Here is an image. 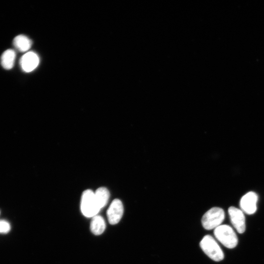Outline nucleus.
Listing matches in <instances>:
<instances>
[{
    "mask_svg": "<svg viewBox=\"0 0 264 264\" xmlns=\"http://www.w3.org/2000/svg\"><path fill=\"white\" fill-rule=\"evenodd\" d=\"M258 196L253 192H249L245 194L240 201V207L243 212L252 215L257 210Z\"/></svg>",
    "mask_w": 264,
    "mask_h": 264,
    "instance_id": "7",
    "label": "nucleus"
},
{
    "mask_svg": "<svg viewBox=\"0 0 264 264\" xmlns=\"http://www.w3.org/2000/svg\"><path fill=\"white\" fill-rule=\"evenodd\" d=\"M81 210L87 217H93L101 210L96 201L94 192L88 189L83 192L81 201Z\"/></svg>",
    "mask_w": 264,
    "mask_h": 264,
    "instance_id": "4",
    "label": "nucleus"
},
{
    "mask_svg": "<svg viewBox=\"0 0 264 264\" xmlns=\"http://www.w3.org/2000/svg\"><path fill=\"white\" fill-rule=\"evenodd\" d=\"M216 238L224 246L233 248L238 244L237 236L233 228L226 224L220 225L214 231Z\"/></svg>",
    "mask_w": 264,
    "mask_h": 264,
    "instance_id": "2",
    "label": "nucleus"
},
{
    "mask_svg": "<svg viewBox=\"0 0 264 264\" xmlns=\"http://www.w3.org/2000/svg\"><path fill=\"white\" fill-rule=\"evenodd\" d=\"M39 62L38 55L34 52L29 51L21 57L20 64L23 71L30 72L38 66Z\"/></svg>",
    "mask_w": 264,
    "mask_h": 264,
    "instance_id": "8",
    "label": "nucleus"
},
{
    "mask_svg": "<svg viewBox=\"0 0 264 264\" xmlns=\"http://www.w3.org/2000/svg\"><path fill=\"white\" fill-rule=\"evenodd\" d=\"M10 230L9 223L5 220H0V233H7Z\"/></svg>",
    "mask_w": 264,
    "mask_h": 264,
    "instance_id": "13",
    "label": "nucleus"
},
{
    "mask_svg": "<svg viewBox=\"0 0 264 264\" xmlns=\"http://www.w3.org/2000/svg\"><path fill=\"white\" fill-rule=\"evenodd\" d=\"M16 58L15 51L11 49L5 50L0 57V63L2 66L5 69H11L15 63Z\"/></svg>",
    "mask_w": 264,
    "mask_h": 264,
    "instance_id": "11",
    "label": "nucleus"
},
{
    "mask_svg": "<svg viewBox=\"0 0 264 264\" xmlns=\"http://www.w3.org/2000/svg\"><path fill=\"white\" fill-rule=\"evenodd\" d=\"M90 228L94 235H99L103 233L106 228V223L103 218L97 215L93 216L90 222Z\"/></svg>",
    "mask_w": 264,
    "mask_h": 264,
    "instance_id": "9",
    "label": "nucleus"
},
{
    "mask_svg": "<svg viewBox=\"0 0 264 264\" xmlns=\"http://www.w3.org/2000/svg\"><path fill=\"white\" fill-rule=\"evenodd\" d=\"M124 212L122 201L114 199L109 206L107 214L109 222L111 224H117L121 219Z\"/></svg>",
    "mask_w": 264,
    "mask_h": 264,
    "instance_id": "6",
    "label": "nucleus"
},
{
    "mask_svg": "<svg viewBox=\"0 0 264 264\" xmlns=\"http://www.w3.org/2000/svg\"><path fill=\"white\" fill-rule=\"evenodd\" d=\"M94 194L97 204L101 209L108 202L110 198L109 191L105 187H100L94 192Z\"/></svg>",
    "mask_w": 264,
    "mask_h": 264,
    "instance_id": "12",
    "label": "nucleus"
},
{
    "mask_svg": "<svg viewBox=\"0 0 264 264\" xmlns=\"http://www.w3.org/2000/svg\"><path fill=\"white\" fill-rule=\"evenodd\" d=\"M224 218V212L222 208L213 207L208 210L202 216V225L206 230L215 229L221 225Z\"/></svg>",
    "mask_w": 264,
    "mask_h": 264,
    "instance_id": "3",
    "label": "nucleus"
},
{
    "mask_svg": "<svg viewBox=\"0 0 264 264\" xmlns=\"http://www.w3.org/2000/svg\"><path fill=\"white\" fill-rule=\"evenodd\" d=\"M199 244L204 253L213 261L220 262L223 259V251L215 239L211 235L204 236Z\"/></svg>",
    "mask_w": 264,
    "mask_h": 264,
    "instance_id": "1",
    "label": "nucleus"
},
{
    "mask_svg": "<svg viewBox=\"0 0 264 264\" xmlns=\"http://www.w3.org/2000/svg\"><path fill=\"white\" fill-rule=\"evenodd\" d=\"M13 44L15 47L19 51L25 52L30 49L32 43L27 36L19 35L14 39Z\"/></svg>",
    "mask_w": 264,
    "mask_h": 264,
    "instance_id": "10",
    "label": "nucleus"
},
{
    "mask_svg": "<svg viewBox=\"0 0 264 264\" xmlns=\"http://www.w3.org/2000/svg\"><path fill=\"white\" fill-rule=\"evenodd\" d=\"M228 214L231 222L237 232L243 233L245 230V219L242 210L231 206L228 209Z\"/></svg>",
    "mask_w": 264,
    "mask_h": 264,
    "instance_id": "5",
    "label": "nucleus"
}]
</instances>
